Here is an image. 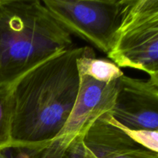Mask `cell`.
Segmentation results:
<instances>
[{
	"label": "cell",
	"mask_w": 158,
	"mask_h": 158,
	"mask_svg": "<svg viewBox=\"0 0 158 158\" xmlns=\"http://www.w3.org/2000/svg\"><path fill=\"white\" fill-rule=\"evenodd\" d=\"M86 46L73 47L19 77L12 86V148L37 152L67 121L80 86L77 59Z\"/></svg>",
	"instance_id": "1"
},
{
	"label": "cell",
	"mask_w": 158,
	"mask_h": 158,
	"mask_svg": "<svg viewBox=\"0 0 158 158\" xmlns=\"http://www.w3.org/2000/svg\"><path fill=\"white\" fill-rule=\"evenodd\" d=\"M73 47L71 34L39 0H0V88Z\"/></svg>",
	"instance_id": "2"
},
{
	"label": "cell",
	"mask_w": 158,
	"mask_h": 158,
	"mask_svg": "<svg viewBox=\"0 0 158 158\" xmlns=\"http://www.w3.org/2000/svg\"><path fill=\"white\" fill-rule=\"evenodd\" d=\"M108 58L158 77V0H122L120 19Z\"/></svg>",
	"instance_id": "3"
},
{
	"label": "cell",
	"mask_w": 158,
	"mask_h": 158,
	"mask_svg": "<svg viewBox=\"0 0 158 158\" xmlns=\"http://www.w3.org/2000/svg\"><path fill=\"white\" fill-rule=\"evenodd\" d=\"M42 2L69 33L108 53L120 23L122 0H44Z\"/></svg>",
	"instance_id": "4"
},
{
	"label": "cell",
	"mask_w": 158,
	"mask_h": 158,
	"mask_svg": "<svg viewBox=\"0 0 158 158\" xmlns=\"http://www.w3.org/2000/svg\"><path fill=\"white\" fill-rule=\"evenodd\" d=\"M111 116L131 131H158V77L148 80L123 74L117 80V92Z\"/></svg>",
	"instance_id": "5"
},
{
	"label": "cell",
	"mask_w": 158,
	"mask_h": 158,
	"mask_svg": "<svg viewBox=\"0 0 158 158\" xmlns=\"http://www.w3.org/2000/svg\"><path fill=\"white\" fill-rule=\"evenodd\" d=\"M80 75L76 102L64 127L54 140L69 143L77 136L84 137L91 125L104 114L112 112L117 92V80L101 82L89 76Z\"/></svg>",
	"instance_id": "6"
},
{
	"label": "cell",
	"mask_w": 158,
	"mask_h": 158,
	"mask_svg": "<svg viewBox=\"0 0 158 158\" xmlns=\"http://www.w3.org/2000/svg\"><path fill=\"white\" fill-rule=\"evenodd\" d=\"M83 143L97 158H158V153L131 138L108 120L106 114L87 130Z\"/></svg>",
	"instance_id": "7"
},
{
	"label": "cell",
	"mask_w": 158,
	"mask_h": 158,
	"mask_svg": "<svg viewBox=\"0 0 158 158\" xmlns=\"http://www.w3.org/2000/svg\"><path fill=\"white\" fill-rule=\"evenodd\" d=\"M79 74L89 76L101 82H110L123 75V71L112 61L96 57L93 49L86 46L81 56L77 59Z\"/></svg>",
	"instance_id": "8"
},
{
	"label": "cell",
	"mask_w": 158,
	"mask_h": 158,
	"mask_svg": "<svg viewBox=\"0 0 158 158\" xmlns=\"http://www.w3.org/2000/svg\"><path fill=\"white\" fill-rule=\"evenodd\" d=\"M29 154V158H97L85 146L82 136L66 144L52 140L43 149Z\"/></svg>",
	"instance_id": "9"
},
{
	"label": "cell",
	"mask_w": 158,
	"mask_h": 158,
	"mask_svg": "<svg viewBox=\"0 0 158 158\" xmlns=\"http://www.w3.org/2000/svg\"><path fill=\"white\" fill-rule=\"evenodd\" d=\"M12 86L0 88V151L12 148Z\"/></svg>",
	"instance_id": "10"
},
{
	"label": "cell",
	"mask_w": 158,
	"mask_h": 158,
	"mask_svg": "<svg viewBox=\"0 0 158 158\" xmlns=\"http://www.w3.org/2000/svg\"><path fill=\"white\" fill-rule=\"evenodd\" d=\"M106 117L114 124L120 127L122 131H124L131 138L135 140L139 144L142 145L144 148L158 153V131H131L123 127L115 121L110 113L106 114Z\"/></svg>",
	"instance_id": "11"
},
{
	"label": "cell",
	"mask_w": 158,
	"mask_h": 158,
	"mask_svg": "<svg viewBox=\"0 0 158 158\" xmlns=\"http://www.w3.org/2000/svg\"><path fill=\"white\" fill-rule=\"evenodd\" d=\"M3 151H0V158H6V157H5L4 154H2Z\"/></svg>",
	"instance_id": "12"
}]
</instances>
